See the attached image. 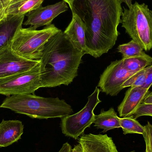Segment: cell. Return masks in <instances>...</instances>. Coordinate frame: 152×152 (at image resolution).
Here are the masks:
<instances>
[{
  "instance_id": "cell-1",
  "label": "cell",
  "mask_w": 152,
  "mask_h": 152,
  "mask_svg": "<svg viewBox=\"0 0 152 152\" xmlns=\"http://www.w3.org/2000/svg\"><path fill=\"white\" fill-rule=\"evenodd\" d=\"M122 0H76L71 11L85 27L87 54L98 58L116 44L121 21Z\"/></svg>"
},
{
  "instance_id": "cell-2",
  "label": "cell",
  "mask_w": 152,
  "mask_h": 152,
  "mask_svg": "<svg viewBox=\"0 0 152 152\" xmlns=\"http://www.w3.org/2000/svg\"><path fill=\"white\" fill-rule=\"evenodd\" d=\"M85 53L77 49L61 30L44 46L40 60L42 88L68 86L77 76Z\"/></svg>"
},
{
  "instance_id": "cell-3",
  "label": "cell",
  "mask_w": 152,
  "mask_h": 152,
  "mask_svg": "<svg viewBox=\"0 0 152 152\" xmlns=\"http://www.w3.org/2000/svg\"><path fill=\"white\" fill-rule=\"evenodd\" d=\"M0 108L10 109L16 113L39 119L61 118L74 112L71 105L64 100L58 97H42L34 94L8 96Z\"/></svg>"
},
{
  "instance_id": "cell-4",
  "label": "cell",
  "mask_w": 152,
  "mask_h": 152,
  "mask_svg": "<svg viewBox=\"0 0 152 152\" xmlns=\"http://www.w3.org/2000/svg\"><path fill=\"white\" fill-rule=\"evenodd\" d=\"M121 26L132 40L145 51L152 49V11L145 4L137 2L130 8H123Z\"/></svg>"
},
{
  "instance_id": "cell-5",
  "label": "cell",
  "mask_w": 152,
  "mask_h": 152,
  "mask_svg": "<svg viewBox=\"0 0 152 152\" xmlns=\"http://www.w3.org/2000/svg\"><path fill=\"white\" fill-rule=\"evenodd\" d=\"M61 29L53 24L41 30L20 28L10 44L11 49L19 56L28 59L40 60L45 44Z\"/></svg>"
},
{
  "instance_id": "cell-6",
  "label": "cell",
  "mask_w": 152,
  "mask_h": 152,
  "mask_svg": "<svg viewBox=\"0 0 152 152\" xmlns=\"http://www.w3.org/2000/svg\"><path fill=\"white\" fill-rule=\"evenodd\" d=\"M100 92V89L96 86L88 96L87 103L82 110L75 114L61 118V127L63 134L78 140L84 134L86 129L90 127L94 121V110L102 102L99 98Z\"/></svg>"
},
{
  "instance_id": "cell-7",
  "label": "cell",
  "mask_w": 152,
  "mask_h": 152,
  "mask_svg": "<svg viewBox=\"0 0 152 152\" xmlns=\"http://www.w3.org/2000/svg\"><path fill=\"white\" fill-rule=\"evenodd\" d=\"M40 88V63L30 70L0 79V94L6 96L34 94Z\"/></svg>"
},
{
  "instance_id": "cell-8",
  "label": "cell",
  "mask_w": 152,
  "mask_h": 152,
  "mask_svg": "<svg viewBox=\"0 0 152 152\" xmlns=\"http://www.w3.org/2000/svg\"><path fill=\"white\" fill-rule=\"evenodd\" d=\"M135 73L124 67L122 59L112 61L100 76L97 86L106 94L115 96L123 89V83Z\"/></svg>"
},
{
  "instance_id": "cell-9",
  "label": "cell",
  "mask_w": 152,
  "mask_h": 152,
  "mask_svg": "<svg viewBox=\"0 0 152 152\" xmlns=\"http://www.w3.org/2000/svg\"><path fill=\"white\" fill-rule=\"evenodd\" d=\"M10 45L0 52V79L30 70L40 63L19 56Z\"/></svg>"
},
{
  "instance_id": "cell-10",
  "label": "cell",
  "mask_w": 152,
  "mask_h": 152,
  "mask_svg": "<svg viewBox=\"0 0 152 152\" xmlns=\"http://www.w3.org/2000/svg\"><path fill=\"white\" fill-rule=\"evenodd\" d=\"M68 9L67 4L63 1L45 7L40 6L26 15L27 19L23 24L25 26H29L34 29L50 26L54 19Z\"/></svg>"
},
{
  "instance_id": "cell-11",
  "label": "cell",
  "mask_w": 152,
  "mask_h": 152,
  "mask_svg": "<svg viewBox=\"0 0 152 152\" xmlns=\"http://www.w3.org/2000/svg\"><path fill=\"white\" fill-rule=\"evenodd\" d=\"M78 140L83 152H119L112 138L107 134H84Z\"/></svg>"
},
{
  "instance_id": "cell-12",
  "label": "cell",
  "mask_w": 152,
  "mask_h": 152,
  "mask_svg": "<svg viewBox=\"0 0 152 152\" xmlns=\"http://www.w3.org/2000/svg\"><path fill=\"white\" fill-rule=\"evenodd\" d=\"M149 91V89L142 87L129 88L126 92L123 101L118 107L120 117L125 118L132 116Z\"/></svg>"
},
{
  "instance_id": "cell-13",
  "label": "cell",
  "mask_w": 152,
  "mask_h": 152,
  "mask_svg": "<svg viewBox=\"0 0 152 152\" xmlns=\"http://www.w3.org/2000/svg\"><path fill=\"white\" fill-rule=\"evenodd\" d=\"M72 12L71 22L63 32L75 48L85 54H87L84 24L75 12Z\"/></svg>"
},
{
  "instance_id": "cell-14",
  "label": "cell",
  "mask_w": 152,
  "mask_h": 152,
  "mask_svg": "<svg viewBox=\"0 0 152 152\" xmlns=\"http://www.w3.org/2000/svg\"><path fill=\"white\" fill-rule=\"evenodd\" d=\"M24 125L19 120L2 121L0 123V147L18 142L24 133Z\"/></svg>"
},
{
  "instance_id": "cell-15",
  "label": "cell",
  "mask_w": 152,
  "mask_h": 152,
  "mask_svg": "<svg viewBox=\"0 0 152 152\" xmlns=\"http://www.w3.org/2000/svg\"><path fill=\"white\" fill-rule=\"evenodd\" d=\"M25 17L15 15L0 24V52L10 45L17 31L22 27Z\"/></svg>"
},
{
  "instance_id": "cell-16",
  "label": "cell",
  "mask_w": 152,
  "mask_h": 152,
  "mask_svg": "<svg viewBox=\"0 0 152 152\" xmlns=\"http://www.w3.org/2000/svg\"><path fill=\"white\" fill-rule=\"evenodd\" d=\"M94 123V126L98 129H103V133L121 128L120 118L113 108H110L107 111L103 109L101 110L100 114L95 115Z\"/></svg>"
},
{
  "instance_id": "cell-17",
  "label": "cell",
  "mask_w": 152,
  "mask_h": 152,
  "mask_svg": "<svg viewBox=\"0 0 152 152\" xmlns=\"http://www.w3.org/2000/svg\"><path fill=\"white\" fill-rule=\"evenodd\" d=\"M124 67L129 72L136 73L151 66L152 57L145 52L142 55L132 58H122Z\"/></svg>"
},
{
  "instance_id": "cell-18",
  "label": "cell",
  "mask_w": 152,
  "mask_h": 152,
  "mask_svg": "<svg viewBox=\"0 0 152 152\" xmlns=\"http://www.w3.org/2000/svg\"><path fill=\"white\" fill-rule=\"evenodd\" d=\"M26 0H0V24L5 22L17 15L18 9Z\"/></svg>"
},
{
  "instance_id": "cell-19",
  "label": "cell",
  "mask_w": 152,
  "mask_h": 152,
  "mask_svg": "<svg viewBox=\"0 0 152 152\" xmlns=\"http://www.w3.org/2000/svg\"><path fill=\"white\" fill-rule=\"evenodd\" d=\"M120 123L124 135L134 134L143 135L145 133L144 126L132 116L120 118Z\"/></svg>"
},
{
  "instance_id": "cell-20",
  "label": "cell",
  "mask_w": 152,
  "mask_h": 152,
  "mask_svg": "<svg viewBox=\"0 0 152 152\" xmlns=\"http://www.w3.org/2000/svg\"><path fill=\"white\" fill-rule=\"evenodd\" d=\"M143 50L139 43L133 40L127 43L120 45L118 47V52L122 54L123 58L142 55L145 53Z\"/></svg>"
},
{
  "instance_id": "cell-21",
  "label": "cell",
  "mask_w": 152,
  "mask_h": 152,
  "mask_svg": "<svg viewBox=\"0 0 152 152\" xmlns=\"http://www.w3.org/2000/svg\"><path fill=\"white\" fill-rule=\"evenodd\" d=\"M146 77L145 68L135 73L129 77L122 86L123 88L128 87H142L145 82Z\"/></svg>"
},
{
  "instance_id": "cell-22",
  "label": "cell",
  "mask_w": 152,
  "mask_h": 152,
  "mask_svg": "<svg viewBox=\"0 0 152 152\" xmlns=\"http://www.w3.org/2000/svg\"><path fill=\"white\" fill-rule=\"evenodd\" d=\"M45 0H26L18 8L17 15L26 16L27 14L41 6Z\"/></svg>"
},
{
  "instance_id": "cell-23",
  "label": "cell",
  "mask_w": 152,
  "mask_h": 152,
  "mask_svg": "<svg viewBox=\"0 0 152 152\" xmlns=\"http://www.w3.org/2000/svg\"><path fill=\"white\" fill-rule=\"evenodd\" d=\"M145 116L152 117V104H141L135 112L131 116L135 119H137L139 117Z\"/></svg>"
},
{
  "instance_id": "cell-24",
  "label": "cell",
  "mask_w": 152,
  "mask_h": 152,
  "mask_svg": "<svg viewBox=\"0 0 152 152\" xmlns=\"http://www.w3.org/2000/svg\"><path fill=\"white\" fill-rule=\"evenodd\" d=\"M145 133L142 135L144 140H146L149 144L152 152V125L148 121L147 124L144 126Z\"/></svg>"
},
{
  "instance_id": "cell-25",
  "label": "cell",
  "mask_w": 152,
  "mask_h": 152,
  "mask_svg": "<svg viewBox=\"0 0 152 152\" xmlns=\"http://www.w3.org/2000/svg\"><path fill=\"white\" fill-rule=\"evenodd\" d=\"M146 77L145 82L142 87L149 89L152 86V65L145 68Z\"/></svg>"
},
{
  "instance_id": "cell-26",
  "label": "cell",
  "mask_w": 152,
  "mask_h": 152,
  "mask_svg": "<svg viewBox=\"0 0 152 152\" xmlns=\"http://www.w3.org/2000/svg\"><path fill=\"white\" fill-rule=\"evenodd\" d=\"M72 146L69 143L63 144L60 150L57 152H71Z\"/></svg>"
},
{
  "instance_id": "cell-27",
  "label": "cell",
  "mask_w": 152,
  "mask_h": 152,
  "mask_svg": "<svg viewBox=\"0 0 152 152\" xmlns=\"http://www.w3.org/2000/svg\"><path fill=\"white\" fill-rule=\"evenodd\" d=\"M142 104H152V91H149L146 96L143 100Z\"/></svg>"
},
{
  "instance_id": "cell-28",
  "label": "cell",
  "mask_w": 152,
  "mask_h": 152,
  "mask_svg": "<svg viewBox=\"0 0 152 152\" xmlns=\"http://www.w3.org/2000/svg\"><path fill=\"white\" fill-rule=\"evenodd\" d=\"M71 152H83L82 146L80 143H79L77 145H75L73 149H72Z\"/></svg>"
},
{
  "instance_id": "cell-29",
  "label": "cell",
  "mask_w": 152,
  "mask_h": 152,
  "mask_svg": "<svg viewBox=\"0 0 152 152\" xmlns=\"http://www.w3.org/2000/svg\"><path fill=\"white\" fill-rule=\"evenodd\" d=\"M62 1H64L66 3H67L68 4H69L71 10H73V4H74V2H75L76 0H62Z\"/></svg>"
},
{
  "instance_id": "cell-30",
  "label": "cell",
  "mask_w": 152,
  "mask_h": 152,
  "mask_svg": "<svg viewBox=\"0 0 152 152\" xmlns=\"http://www.w3.org/2000/svg\"><path fill=\"white\" fill-rule=\"evenodd\" d=\"M123 2L125 3L128 8H130L132 5V0H122Z\"/></svg>"
},
{
  "instance_id": "cell-31",
  "label": "cell",
  "mask_w": 152,
  "mask_h": 152,
  "mask_svg": "<svg viewBox=\"0 0 152 152\" xmlns=\"http://www.w3.org/2000/svg\"><path fill=\"white\" fill-rule=\"evenodd\" d=\"M144 140L145 143V151H146V152H152L151 151V148H150V146H149V144H148L147 141L145 140Z\"/></svg>"
},
{
  "instance_id": "cell-32",
  "label": "cell",
  "mask_w": 152,
  "mask_h": 152,
  "mask_svg": "<svg viewBox=\"0 0 152 152\" xmlns=\"http://www.w3.org/2000/svg\"><path fill=\"white\" fill-rule=\"evenodd\" d=\"M2 1H18V0H2Z\"/></svg>"
},
{
  "instance_id": "cell-33",
  "label": "cell",
  "mask_w": 152,
  "mask_h": 152,
  "mask_svg": "<svg viewBox=\"0 0 152 152\" xmlns=\"http://www.w3.org/2000/svg\"><path fill=\"white\" fill-rule=\"evenodd\" d=\"M129 152H136L135 151H130Z\"/></svg>"
},
{
  "instance_id": "cell-34",
  "label": "cell",
  "mask_w": 152,
  "mask_h": 152,
  "mask_svg": "<svg viewBox=\"0 0 152 152\" xmlns=\"http://www.w3.org/2000/svg\"><path fill=\"white\" fill-rule=\"evenodd\" d=\"M145 152H146V151H145Z\"/></svg>"
}]
</instances>
